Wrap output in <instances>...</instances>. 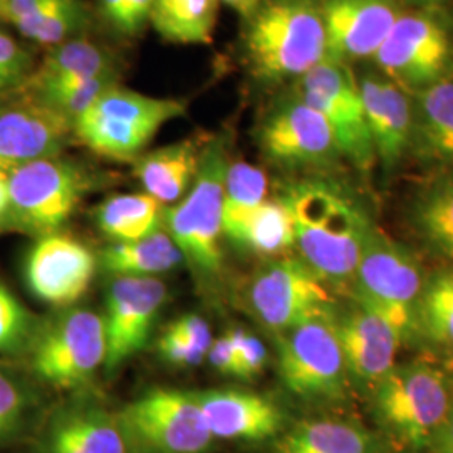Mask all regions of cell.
I'll list each match as a JSON object with an SVG mask.
<instances>
[{
  "mask_svg": "<svg viewBox=\"0 0 453 453\" xmlns=\"http://www.w3.org/2000/svg\"><path fill=\"white\" fill-rule=\"evenodd\" d=\"M277 198L291 211L294 250L327 286L349 288L374 222L333 173L294 175Z\"/></svg>",
  "mask_w": 453,
  "mask_h": 453,
  "instance_id": "cell-1",
  "label": "cell"
},
{
  "mask_svg": "<svg viewBox=\"0 0 453 453\" xmlns=\"http://www.w3.org/2000/svg\"><path fill=\"white\" fill-rule=\"evenodd\" d=\"M245 20L243 59L257 81H297L326 58L323 0H262Z\"/></svg>",
  "mask_w": 453,
  "mask_h": 453,
  "instance_id": "cell-2",
  "label": "cell"
},
{
  "mask_svg": "<svg viewBox=\"0 0 453 453\" xmlns=\"http://www.w3.org/2000/svg\"><path fill=\"white\" fill-rule=\"evenodd\" d=\"M230 163L226 136L207 140L194 183L172 209H165L163 226L195 274L211 282L224 265V187Z\"/></svg>",
  "mask_w": 453,
  "mask_h": 453,
  "instance_id": "cell-3",
  "label": "cell"
},
{
  "mask_svg": "<svg viewBox=\"0 0 453 453\" xmlns=\"http://www.w3.org/2000/svg\"><path fill=\"white\" fill-rule=\"evenodd\" d=\"M96 183L88 166L63 155L19 165L9 172V198L0 228L35 239L56 234Z\"/></svg>",
  "mask_w": 453,
  "mask_h": 453,
  "instance_id": "cell-4",
  "label": "cell"
},
{
  "mask_svg": "<svg viewBox=\"0 0 453 453\" xmlns=\"http://www.w3.org/2000/svg\"><path fill=\"white\" fill-rule=\"evenodd\" d=\"M187 113L172 97L148 96L116 81L73 123L74 138L99 157L134 162L163 127Z\"/></svg>",
  "mask_w": 453,
  "mask_h": 453,
  "instance_id": "cell-5",
  "label": "cell"
},
{
  "mask_svg": "<svg viewBox=\"0 0 453 453\" xmlns=\"http://www.w3.org/2000/svg\"><path fill=\"white\" fill-rule=\"evenodd\" d=\"M368 393L372 420L410 450L428 447L453 402L450 376L423 361L395 365Z\"/></svg>",
  "mask_w": 453,
  "mask_h": 453,
  "instance_id": "cell-6",
  "label": "cell"
},
{
  "mask_svg": "<svg viewBox=\"0 0 453 453\" xmlns=\"http://www.w3.org/2000/svg\"><path fill=\"white\" fill-rule=\"evenodd\" d=\"M426 273L417 254L374 226L365 243L349 296L381 316L403 346L415 341V309Z\"/></svg>",
  "mask_w": 453,
  "mask_h": 453,
  "instance_id": "cell-7",
  "label": "cell"
},
{
  "mask_svg": "<svg viewBox=\"0 0 453 453\" xmlns=\"http://www.w3.org/2000/svg\"><path fill=\"white\" fill-rule=\"evenodd\" d=\"M275 336L277 372L284 388L311 403L348 400L353 383L336 329V311Z\"/></svg>",
  "mask_w": 453,
  "mask_h": 453,
  "instance_id": "cell-8",
  "label": "cell"
},
{
  "mask_svg": "<svg viewBox=\"0 0 453 453\" xmlns=\"http://www.w3.org/2000/svg\"><path fill=\"white\" fill-rule=\"evenodd\" d=\"M22 359L35 381L54 388H80L106 359L103 316L86 308L59 309L41 321Z\"/></svg>",
  "mask_w": 453,
  "mask_h": 453,
  "instance_id": "cell-9",
  "label": "cell"
},
{
  "mask_svg": "<svg viewBox=\"0 0 453 453\" xmlns=\"http://www.w3.org/2000/svg\"><path fill=\"white\" fill-rule=\"evenodd\" d=\"M256 142L265 162L292 175L331 173L344 160L326 118L292 89L262 116Z\"/></svg>",
  "mask_w": 453,
  "mask_h": 453,
  "instance_id": "cell-10",
  "label": "cell"
},
{
  "mask_svg": "<svg viewBox=\"0 0 453 453\" xmlns=\"http://www.w3.org/2000/svg\"><path fill=\"white\" fill-rule=\"evenodd\" d=\"M372 59L408 95L425 89L453 74L450 22L437 7L405 11Z\"/></svg>",
  "mask_w": 453,
  "mask_h": 453,
  "instance_id": "cell-11",
  "label": "cell"
},
{
  "mask_svg": "<svg viewBox=\"0 0 453 453\" xmlns=\"http://www.w3.org/2000/svg\"><path fill=\"white\" fill-rule=\"evenodd\" d=\"M245 304L275 334L338 308L333 288L297 254L265 259L247 282Z\"/></svg>",
  "mask_w": 453,
  "mask_h": 453,
  "instance_id": "cell-12",
  "label": "cell"
},
{
  "mask_svg": "<svg viewBox=\"0 0 453 453\" xmlns=\"http://www.w3.org/2000/svg\"><path fill=\"white\" fill-rule=\"evenodd\" d=\"M118 415L133 453H207L215 440L195 393L151 389Z\"/></svg>",
  "mask_w": 453,
  "mask_h": 453,
  "instance_id": "cell-13",
  "label": "cell"
},
{
  "mask_svg": "<svg viewBox=\"0 0 453 453\" xmlns=\"http://www.w3.org/2000/svg\"><path fill=\"white\" fill-rule=\"evenodd\" d=\"M292 91L323 114L336 136L341 155L357 172L370 173L376 165L359 82L351 65L324 58L292 82Z\"/></svg>",
  "mask_w": 453,
  "mask_h": 453,
  "instance_id": "cell-14",
  "label": "cell"
},
{
  "mask_svg": "<svg viewBox=\"0 0 453 453\" xmlns=\"http://www.w3.org/2000/svg\"><path fill=\"white\" fill-rule=\"evenodd\" d=\"M165 299L166 286L157 277L118 275L111 279L103 316L106 372H116L145 348Z\"/></svg>",
  "mask_w": 453,
  "mask_h": 453,
  "instance_id": "cell-15",
  "label": "cell"
},
{
  "mask_svg": "<svg viewBox=\"0 0 453 453\" xmlns=\"http://www.w3.org/2000/svg\"><path fill=\"white\" fill-rule=\"evenodd\" d=\"M31 453H133L118 411L93 398L56 406L39 425Z\"/></svg>",
  "mask_w": 453,
  "mask_h": 453,
  "instance_id": "cell-16",
  "label": "cell"
},
{
  "mask_svg": "<svg viewBox=\"0 0 453 453\" xmlns=\"http://www.w3.org/2000/svg\"><path fill=\"white\" fill-rule=\"evenodd\" d=\"M97 257L61 232L37 237L24 260V277L37 299L56 308L80 301L96 274Z\"/></svg>",
  "mask_w": 453,
  "mask_h": 453,
  "instance_id": "cell-17",
  "label": "cell"
},
{
  "mask_svg": "<svg viewBox=\"0 0 453 453\" xmlns=\"http://www.w3.org/2000/svg\"><path fill=\"white\" fill-rule=\"evenodd\" d=\"M405 11V0H323L326 58H372Z\"/></svg>",
  "mask_w": 453,
  "mask_h": 453,
  "instance_id": "cell-18",
  "label": "cell"
},
{
  "mask_svg": "<svg viewBox=\"0 0 453 453\" xmlns=\"http://www.w3.org/2000/svg\"><path fill=\"white\" fill-rule=\"evenodd\" d=\"M336 329L353 387L370 391L396 365L403 342L381 316L353 299L336 309Z\"/></svg>",
  "mask_w": 453,
  "mask_h": 453,
  "instance_id": "cell-19",
  "label": "cell"
},
{
  "mask_svg": "<svg viewBox=\"0 0 453 453\" xmlns=\"http://www.w3.org/2000/svg\"><path fill=\"white\" fill-rule=\"evenodd\" d=\"M74 138L73 123L29 97L0 106V170L61 155Z\"/></svg>",
  "mask_w": 453,
  "mask_h": 453,
  "instance_id": "cell-20",
  "label": "cell"
},
{
  "mask_svg": "<svg viewBox=\"0 0 453 453\" xmlns=\"http://www.w3.org/2000/svg\"><path fill=\"white\" fill-rule=\"evenodd\" d=\"M357 82L376 163H380L385 175H389L410 157L413 131L411 95L383 74L368 73Z\"/></svg>",
  "mask_w": 453,
  "mask_h": 453,
  "instance_id": "cell-21",
  "label": "cell"
},
{
  "mask_svg": "<svg viewBox=\"0 0 453 453\" xmlns=\"http://www.w3.org/2000/svg\"><path fill=\"white\" fill-rule=\"evenodd\" d=\"M211 435L230 441H262L282 430L284 413L267 396L245 389L195 393Z\"/></svg>",
  "mask_w": 453,
  "mask_h": 453,
  "instance_id": "cell-22",
  "label": "cell"
},
{
  "mask_svg": "<svg viewBox=\"0 0 453 453\" xmlns=\"http://www.w3.org/2000/svg\"><path fill=\"white\" fill-rule=\"evenodd\" d=\"M410 157L437 172L453 170V74L411 95Z\"/></svg>",
  "mask_w": 453,
  "mask_h": 453,
  "instance_id": "cell-23",
  "label": "cell"
},
{
  "mask_svg": "<svg viewBox=\"0 0 453 453\" xmlns=\"http://www.w3.org/2000/svg\"><path fill=\"white\" fill-rule=\"evenodd\" d=\"M0 20L35 44L52 48L86 35L93 17L82 0H2Z\"/></svg>",
  "mask_w": 453,
  "mask_h": 453,
  "instance_id": "cell-24",
  "label": "cell"
},
{
  "mask_svg": "<svg viewBox=\"0 0 453 453\" xmlns=\"http://www.w3.org/2000/svg\"><path fill=\"white\" fill-rule=\"evenodd\" d=\"M203 146L198 138H188L142 153L133 162L134 177L143 185L145 194L155 196L163 205L175 203L194 183Z\"/></svg>",
  "mask_w": 453,
  "mask_h": 453,
  "instance_id": "cell-25",
  "label": "cell"
},
{
  "mask_svg": "<svg viewBox=\"0 0 453 453\" xmlns=\"http://www.w3.org/2000/svg\"><path fill=\"white\" fill-rule=\"evenodd\" d=\"M406 220L428 252L453 262V170L437 172L418 188Z\"/></svg>",
  "mask_w": 453,
  "mask_h": 453,
  "instance_id": "cell-26",
  "label": "cell"
},
{
  "mask_svg": "<svg viewBox=\"0 0 453 453\" xmlns=\"http://www.w3.org/2000/svg\"><path fill=\"white\" fill-rule=\"evenodd\" d=\"M99 76H118V61L110 49L81 35L49 48L41 65L34 67L33 74L24 88H39Z\"/></svg>",
  "mask_w": 453,
  "mask_h": 453,
  "instance_id": "cell-27",
  "label": "cell"
},
{
  "mask_svg": "<svg viewBox=\"0 0 453 453\" xmlns=\"http://www.w3.org/2000/svg\"><path fill=\"white\" fill-rule=\"evenodd\" d=\"M380 443L365 425L341 418L297 423L277 438L273 453H376Z\"/></svg>",
  "mask_w": 453,
  "mask_h": 453,
  "instance_id": "cell-28",
  "label": "cell"
},
{
  "mask_svg": "<svg viewBox=\"0 0 453 453\" xmlns=\"http://www.w3.org/2000/svg\"><path fill=\"white\" fill-rule=\"evenodd\" d=\"M181 262L183 256L165 226L136 241L111 242L97 256V265L113 277H157L177 269Z\"/></svg>",
  "mask_w": 453,
  "mask_h": 453,
  "instance_id": "cell-29",
  "label": "cell"
},
{
  "mask_svg": "<svg viewBox=\"0 0 453 453\" xmlns=\"http://www.w3.org/2000/svg\"><path fill=\"white\" fill-rule=\"evenodd\" d=\"M413 346L453 355V265L425 277L415 309Z\"/></svg>",
  "mask_w": 453,
  "mask_h": 453,
  "instance_id": "cell-30",
  "label": "cell"
},
{
  "mask_svg": "<svg viewBox=\"0 0 453 453\" xmlns=\"http://www.w3.org/2000/svg\"><path fill=\"white\" fill-rule=\"evenodd\" d=\"M224 237L237 249L264 259L286 256L294 250L291 211L280 198H267Z\"/></svg>",
  "mask_w": 453,
  "mask_h": 453,
  "instance_id": "cell-31",
  "label": "cell"
},
{
  "mask_svg": "<svg viewBox=\"0 0 453 453\" xmlns=\"http://www.w3.org/2000/svg\"><path fill=\"white\" fill-rule=\"evenodd\" d=\"M165 205L148 194L113 195L99 203L95 220L111 242L146 237L163 226Z\"/></svg>",
  "mask_w": 453,
  "mask_h": 453,
  "instance_id": "cell-32",
  "label": "cell"
},
{
  "mask_svg": "<svg viewBox=\"0 0 453 453\" xmlns=\"http://www.w3.org/2000/svg\"><path fill=\"white\" fill-rule=\"evenodd\" d=\"M219 0H153L150 26L173 44H211Z\"/></svg>",
  "mask_w": 453,
  "mask_h": 453,
  "instance_id": "cell-33",
  "label": "cell"
},
{
  "mask_svg": "<svg viewBox=\"0 0 453 453\" xmlns=\"http://www.w3.org/2000/svg\"><path fill=\"white\" fill-rule=\"evenodd\" d=\"M26 368L0 361V445L26 435L39 411V391Z\"/></svg>",
  "mask_w": 453,
  "mask_h": 453,
  "instance_id": "cell-34",
  "label": "cell"
},
{
  "mask_svg": "<svg viewBox=\"0 0 453 453\" xmlns=\"http://www.w3.org/2000/svg\"><path fill=\"white\" fill-rule=\"evenodd\" d=\"M267 194L269 180L262 168L230 160L224 187V235L267 200Z\"/></svg>",
  "mask_w": 453,
  "mask_h": 453,
  "instance_id": "cell-35",
  "label": "cell"
},
{
  "mask_svg": "<svg viewBox=\"0 0 453 453\" xmlns=\"http://www.w3.org/2000/svg\"><path fill=\"white\" fill-rule=\"evenodd\" d=\"M39 324L41 319L0 280V357H26Z\"/></svg>",
  "mask_w": 453,
  "mask_h": 453,
  "instance_id": "cell-36",
  "label": "cell"
},
{
  "mask_svg": "<svg viewBox=\"0 0 453 453\" xmlns=\"http://www.w3.org/2000/svg\"><path fill=\"white\" fill-rule=\"evenodd\" d=\"M153 0H97L101 20L121 37H138L150 26Z\"/></svg>",
  "mask_w": 453,
  "mask_h": 453,
  "instance_id": "cell-37",
  "label": "cell"
},
{
  "mask_svg": "<svg viewBox=\"0 0 453 453\" xmlns=\"http://www.w3.org/2000/svg\"><path fill=\"white\" fill-rule=\"evenodd\" d=\"M34 67L33 52L0 29V93L22 89Z\"/></svg>",
  "mask_w": 453,
  "mask_h": 453,
  "instance_id": "cell-38",
  "label": "cell"
},
{
  "mask_svg": "<svg viewBox=\"0 0 453 453\" xmlns=\"http://www.w3.org/2000/svg\"><path fill=\"white\" fill-rule=\"evenodd\" d=\"M228 334L235 351L237 378H257L260 372H264V366L267 363V349L262 344V341L242 327H234L228 331Z\"/></svg>",
  "mask_w": 453,
  "mask_h": 453,
  "instance_id": "cell-39",
  "label": "cell"
},
{
  "mask_svg": "<svg viewBox=\"0 0 453 453\" xmlns=\"http://www.w3.org/2000/svg\"><path fill=\"white\" fill-rule=\"evenodd\" d=\"M158 351L165 361L177 366H196L209 353L198 342L188 340L168 327L163 331L158 340Z\"/></svg>",
  "mask_w": 453,
  "mask_h": 453,
  "instance_id": "cell-40",
  "label": "cell"
},
{
  "mask_svg": "<svg viewBox=\"0 0 453 453\" xmlns=\"http://www.w3.org/2000/svg\"><path fill=\"white\" fill-rule=\"evenodd\" d=\"M168 329L179 333L181 336L188 338V340L198 342L202 348H205L207 351L211 349V331L209 323L198 316V314H185V316H180L179 319H175L173 323L166 326Z\"/></svg>",
  "mask_w": 453,
  "mask_h": 453,
  "instance_id": "cell-41",
  "label": "cell"
},
{
  "mask_svg": "<svg viewBox=\"0 0 453 453\" xmlns=\"http://www.w3.org/2000/svg\"><path fill=\"white\" fill-rule=\"evenodd\" d=\"M213 370L224 376H235L237 378V361H235V351L234 344L230 340V334L226 331L224 336L211 341V349L207 353Z\"/></svg>",
  "mask_w": 453,
  "mask_h": 453,
  "instance_id": "cell-42",
  "label": "cell"
},
{
  "mask_svg": "<svg viewBox=\"0 0 453 453\" xmlns=\"http://www.w3.org/2000/svg\"><path fill=\"white\" fill-rule=\"evenodd\" d=\"M426 450L430 453H453V402L447 417L440 423Z\"/></svg>",
  "mask_w": 453,
  "mask_h": 453,
  "instance_id": "cell-43",
  "label": "cell"
},
{
  "mask_svg": "<svg viewBox=\"0 0 453 453\" xmlns=\"http://www.w3.org/2000/svg\"><path fill=\"white\" fill-rule=\"evenodd\" d=\"M219 2L226 4V7L235 11L243 19L252 16L262 4V0H219Z\"/></svg>",
  "mask_w": 453,
  "mask_h": 453,
  "instance_id": "cell-44",
  "label": "cell"
},
{
  "mask_svg": "<svg viewBox=\"0 0 453 453\" xmlns=\"http://www.w3.org/2000/svg\"><path fill=\"white\" fill-rule=\"evenodd\" d=\"M7 198H9V173L0 170V217L5 211Z\"/></svg>",
  "mask_w": 453,
  "mask_h": 453,
  "instance_id": "cell-45",
  "label": "cell"
},
{
  "mask_svg": "<svg viewBox=\"0 0 453 453\" xmlns=\"http://www.w3.org/2000/svg\"><path fill=\"white\" fill-rule=\"evenodd\" d=\"M406 5H413L417 9H425V7H438L445 0H405Z\"/></svg>",
  "mask_w": 453,
  "mask_h": 453,
  "instance_id": "cell-46",
  "label": "cell"
},
{
  "mask_svg": "<svg viewBox=\"0 0 453 453\" xmlns=\"http://www.w3.org/2000/svg\"><path fill=\"white\" fill-rule=\"evenodd\" d=\"M9 93H0V106L2 104H5V103H9Z\"/></svg>",
  "mask_w": 453,
  "mask_h": 453,
  "instance_id": "cell-47",
  "label": "cell"
},
{
  "mask_svg": "<svg viewBox=\"0 0 453 453\" xmlns=\"http://www.w3.org/2000/svg\"><path fill=\"white\" fill-rule=\"evenodd\" d=\"M376 453H400V452H383V450H381V449H380V450H378V452Z\"/></svg>",
  "mask_w": 453,
  "mask_h": 453,
  "instance_id": "cell-48",
  "label": "cell"
},
{
  "mask_svg": "<svg viewBox=\"0 0 453 453\" xmlns=\"http://www.w3.org/2000/svg\"><path fill=\"white\" fill-rule=\"evenodd\" d=\"M450 383H452V387H453V374H452V376H450Z\"/></svg>",
  "mask_w": 453,
  "mask_h": 453,
  "instance_id": "cell-49",
  "label": "cell"
},
{
  "mask_svg": "<svg viewBox=\"0 0 453 453\" xmlns=\"http://www.w3.org/2000/svg\"><path fill=\"white\" fill-rule=\"evenodd\" d=\"M0 11H2V0H0Z\"/></svg>",
  "mask_w": 453,
  "mask_h": 453,
  "instance_id": "cell-50",
  "label": "cell"
}]
</instances>
